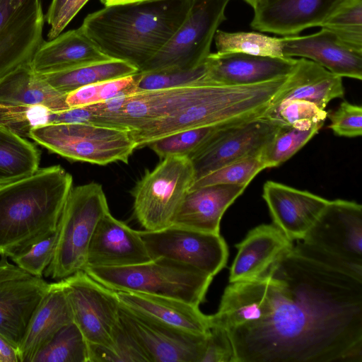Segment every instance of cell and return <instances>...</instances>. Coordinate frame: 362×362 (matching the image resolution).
<instances>
[{"label": "cell", "instance_id": "1", "mask_svg": "<svg viewBox=\"0 0 362 362\" xmlns=\"http://www.w3.org/2000/svg\"><path fill=\"white\" fill-rule=\"evenodd\" d=\"M265 273L269 308L226 330L236 362H362V281L293 248Z\"/></svg>", "mask_w": 362, "mask_h": 362}, {"label": "cell", "instance_id": "2", "mask_svg": "<svg viewBox=\"0 0 362 362\" xmlns=\"http://www.w3.org/2000/svg\"><path fill=\"white\" fill-rule=\"evenodd\" d=\"M191 0H153L105 5L79 27L107 57L139 70L184 21Z\"/></svg>", "mask_w": 362, "mask_h": 362}, {"label": "cell", "instance_id": "3", "mask_svg": "<svg viewBox=\"0 0 362 362\" xmlns=\"http://www.w3.org/2000/svg\"><path fill=\"white\" fill-rule=\"evenodd\" d=\"M73 187L60 165L0 185V255L10 258L57 230Z\"/></svg>", "mask_w": 362, "mask_h": 362}, {"label": "cell", "instance_id": "4", "mask_svg": "<svg viewBox=\"0 0 362 362\" xmlns=\"http://www.w3.org/2000/svg\"><path fill=\"white\" fill-rule=\"evenodd\" d=\"M288 78V75L255 84L210 85L187 105L129 132L136 148H141L178 132L262 117L286 88Z\"/></svg>", "mask_w": 362, "mask_h": 362}, {"label": "cell", "instance_id": "5", "mask_svg": "<svg viewBox=\"0 0 362 362\" xmlns=\"http://www.w3.org/2000/svg\"><path fill=\"white\" fill-rule=\"evenodd\" d=\"M83 271L115 291L170 297L199 306L213 276L164 257L127 267L86 266Z\"/></svg>", "mask_w": 362, "mask_h": 362}, {"label": "cell", "instance_id": "6", "mask_svg": "<svg viewBox=\"0 0 362 362\" xmlns=\"http://www.w3.org/2000/svg\"><path fill=\"white\" fill-rule=\"evenodd\" d=\"M109 211L102 185L92 182L71 188L59 221L54 257L44 276L59 281L85 268L92 235Z\"/></svg>", "mask_w": 362, "mask_h": 362}, {"label": "cell", "instance_id": "7", "mask_svg": "<svg viewBox=\"0 0 362 362\" xmlns=\"http://www.w3.org/2000/svg\"><path fill=\"white\" fill-rule=\"evenodd\" d=\"M29 139L73 161L127 164L136 148L127 130L94 124H51L31 130Z\"/></svg>", "mask_w": 362, "mask_h": 362}, {"label": "cell", "instance_id": "8", "mask_svg": "<svg viewBox=\"0 0 362 362\" xmlns=\"http://www.w3.org/2000/svg\"><path fill=\"white\" fill-rule=\"evenodd\" d=\"M188 157H166L147 170L132 190L134 216L145 230H158L172 225L194 182Z\"/></svg>", "mask_w": 362, "mask_h": 362}, {"label": "cell", "instance_id": "9", "mask_svg": "<svg viewBox=\"0 0 362 362\" xmlns=\"http://www.w3.org/2000/svg\"><path fill=\"white\" fill-rule=\"evenodd\" d=\"M230 0H191L188 12L175 33L140 70L187 71L202 66L209 55Z\"/></svg>", "mask_w": 362, "mask_h": 362}, {"label": "cell", "instance_id": "10", "mask_svg": "<svg viewBox=\"0 0 362 362\" xmlns=\"http://www.w3.org/2000/svg\"><path fill=\"white\" fill-rule=\"evenodd\" d=\"M73 321L90 344L111 346L121 325L120 303L111 290L84 271L62 279Z\"/></svg>", "mask_w": 362, "mask_h": 362}, {"label": "cell", "instance_id": "11", "mask_svg": "<svg viewBox=\"0 0 362 362\" xmlns=\"http://www.w3.org/2000/svg\"><path fill=\"white\" fill-rule=\"evenodd\" d=\"M151 259L164 257L214 276L225 267L228 250L220 233L177 225L158 230H139Z\"/></svg>", "mask_w": 362, "mask_h": 362}, {"label": "cell", "instance_id": "12", "mask_svg": "<svg viewBox=\"0 0 362 362\" xmlns=\"http://www.w3.org/2000/svg\"><path fill=\"white\" fill-rule=\"evenodd\" d=\"M281 127L264 115L223 128L189 157L194 181L227 164L259 156Z\"/></svg>", "mask_w": 362, "mask_h": 362}, {"label": "cell", "instance_id": "13", "mask_svg": "<svg viewBox=\"0 0 362 362\" xmlns=\"http://www.w3.org/2000/svg\"><path fill=\"white\" fill-rule=\"evenodd\" d=\"M40 0H0V79L30 64L44 42Z\"/></svg>", "mask_w": 362, "mask_h": 362}, {"label": "cell", "instance_id": "14", "mask_svg": "<svg viewBox=\"0 0 362 362\" xmlns=\"http://www.w3.org/2000/svg\"><path fill=\"white\" fill-rule=\"evenodd\" d=\"M122 326L137 342L148 362H200L206 334L185 332L137 314L120 304Z\"/></svg>", "mask_w": 362, "mask_h": 362}, {"label": "cell", "instance_id": "15", "mask_svg": "<svg viewBox=\"0 0 362 362\" xmlns=\"http://www.w3.org/2000/svg\"><path fill=\"white\" fill-rule=\"evenodd\" d=\"M300 240L327 252L362 263V206L352 201L329 200Z\"/></svg>", "mask_w": 362, "mask_h": 362}, {"label": "cell", "instance_id": "16", "mask_svg": "<svg viewBox=\"0 0 362 362\" xmlns=\"http://www.w3.org/2000/svg\"><path fill=\"white\" fill-rule=\"evenodd\" d=\"M210 85L144 91L127 95L116 112L94 118L91 124L127 131L173 113L204 94Z\"/></svg>", "mask_w": 362, "mask_h": 362}, {"label": "cell", "instance_id": "17", "mask_svg": "<svg viewBox=\"0 0 362 362\" xmlns=\"http://www.w3.org/2000/svg\"><path fill=\"white\" fill-rule=\"evenodd\" d=\"M293 57L243 53H210L204 62L206 85H250L287 76L296 63Z\"/></svg>", "mask_w": 362, "mask_h": 362}, {"label": "cell", "instance_id": "18", "mask_svg": "<svg viewBox=\"0 0 362 362\" xmlns=\"http://www.w3.org/2000/svg\"><path fill=\"white\" fill-rule=\"evenodd\" d=\"M280 41L285 57L308 59L341 77L362 78V50L326 28L308 35L284 36Z\"/></svg>", "mask_w": 362, "mask_h": 362}, {"label": "cell", "instance_id": "19", "mask_svg": "<svg viewBox=\"0 0 362 362\" xmlns=\"http://www.w3.org/2000/svg\"><path fill=\"white\" fill-rule=\"evenodd\" d=\"M262 197L273 222L291 240H300L317 221L329 200L310 192L268 180Z\"/></svg>", "mask_w": 362, "mask_h": 362}, {"label": "cell", "instance_id": "20", "mask_svg": "<svg viewBox=\"0 0 362 362\" xmlns=\"http://www.w3.org/2000/svg\"><path fill=\"white\" fill-rule=\"evenodd\" d=\"M151 259L139 230L115 218L110 211L101 218L89 244L86 266L127 267Z\"/></svg>", "mask_w": 362, "mask_h": 362}, {"label": "cell", "instance_id": "21", "mask_svg": "<svg viewBox=\"0 0 362 362\" xmlns=\"http://www.w3.org/2000/svg\"><path fill=\"white\" fill-rule=\"evenodd\" d=\"M341 0H259L251 27L280 35H298L320 26Z\"/></svg>", "mask_w": 362, "mask_h": 362}, {"label": "cell", "instance_id": "22", "mask_svg": "<svg viewBox=\"0 0 362 362\" xmlns=\"http://www.w3.org/2000/svg\"><path fill=\"white\" fill-rule=\"evenodd\" d=\"M51 284L33 276L0 282V333L17 349Z\"/></svg>", "mask_w": 362, "mask_h": 362}, {"label": "cell", "instance_id": "23", "mask_svg": "<svg viewBox=\"0 0 362 362\" xmlns=\"http://www.w3.org/2000/svg\"><path fill=\"white\" fill-rule=\"evenodd\" d=\"M119 303L148 319L194 334H206L209 315L199 306L181 300L134 291H116Z\"/></svg>", "mask_w": 362, "mask_h": 362}, {"label": "cell", "instance_id": "24", "mask_svg": "<svg viewBox=\"0 0 362 362\" xmlns=\"http://www.w3.org/2000/svg\"><path fill=\"white\" fill-rule=\"evenodd\" d=\"M270 289L271 277L267 273L230 283L217 312L209 315L210 327L229 330L261 320L268 311Z\"/></svg>", "mask_w": 362, "mask_h": 362}, {"label": "cell", "instance_id": "25", "mask_svg": "<svg viewBox=\"0 0 362 362\" xmlns=\"http://www.w3.org/2000/svg\"><path fill=\"white\" fill-rule=\"evenodd\" d=\"M293 241L274 224H262L250 230L235 247L229 282L257 278L293 247Z\"/></svg>", "mask_w": 362, "mask_h": 362}, {"label": "cell", "instance_id": "26", "mask_svg": "<svg viewBox=\"0 0 362 362\" xmlns=\"http://www.w3.org/2000/svg\"><path fill=\"white\" fill-rule=\"evenodd\" d=\"M245 187L212 185L191 189L172 224L211 233H220L221 218Z\"/></svg>", "mask_w": 362, "mask_h": 362}, {"label": "cell", "instance_id": "27", "mask_svg": "<svg viewBox=\"0 0 362 362\" xmlns=\"http://www.w3.org/2000/svg\"><path fill=\"white\" fill-rule=\"evenodd\" d=\"M110 59L78 28L44 41L29 64L35 74H47Z\"/></svg>", "mask_w": 362, "mask_h": 362}, {"label": "cell", "instance_id": "28", "mask_svg": "<svg viewBox=\"0 0 362 362\" xmlns=\"http://www.w3.org/2000/svg\"><path fill=\"white\" fill-rule=\"evenodd\" d=\"M72 322L71 309L62 281L52 283L18 347L20 362H31L40 349L62 327Z\"/></svg>", "mask_w": 362, "mask_h": 362}, {"label": "cell", "instance_id": "29", "mask_svg": "<svg viewBox=\"0 0 362 362\" xmlns=\"http://www.w3.org/2000/svg\"><path fill=\"white\" fill-rule=\"evenodd\" d=\"M344 95L342 77L313 61L300 58L288 75L286 87L276 98L269 110L283 101L293 99L307 100L325 110L332 100L342 98Z\"/></svg>", "mask_w": 362, "mask_h": 362}, {"label": "cell", "instance_id": "30", "mask_svg": "<svg viewBox=\"0 0 362 362\" xmlns=\"http://www.w3.org/2000/svg\"><path fill=\"white\" fill-rule=\"evenodd\" d=\"M0 103L43 105L54 111L69 109L66 94L55 90L26 64L0 79Z\"/></svg>", "mask_w": 362, "mask_h": 362}, {"label": "cell", "instance_id": "31", "mask_svg": "<svg viewBox=\"0 0 362 362\" xmlns=\"http://www.w3.org/2000/svg\"><path fill=\"white\" fill-rule=\"evenodd\" d=\"M138 72L137 68L127 62L110 59L38 75L55 90L67 94L83 86L133 75Z\"/></svg>", "mask_w": 362, "mask_h": 362}, {"label": "cell", "instance_id": "32", "mask_svg": "<svg viewBox=\"0 0 362 362\" xmlns=\"http://www.w3.org/2000/svg\"><path fill=\"white\" fill-rule=\"evenodd\" d=\"M40 160L33 144L0 125V185L33 174Z\"/></svg>", "mask_w": 362, "mask_h": 362}, {"label": "cell", "instance_id": "33", "mask_svg": "<svg viewBox=\"0 0 362 362\" xmlns=\"http://www.w3.org/2000/svg\"><path fill=\"white\" fill-rule=\"evenodd\" d=\"M323 122L283 126L259 154L266 168L278 167L303 148L322 127Z\"/></svg>", "mask_w": 362, "mask_h": 362}, {"label": "cell", "instance_id": "34", "mask_svg": "<svg viewBox=\"0 0 362 362\" xmlns=\"http://www.w3.org/2000/svg\"><path fill=\"white\" fill-rule=\"evenodd\" d=\"M88 353V343L72 322L40 349L31 362H89Z\"/></svg>", "mask_w": 362, "mask_h": 362}, {"label": "cell", "instance_id": "35", "mask_svg": "<svg viewBox=\"0 0 362 362\" xmlns=\"http://www.w3.org/2000/svg\"><path fill=\"white\" fill-rule=\"evenodd\" d=\"M243 122L245 121L231 122L178 132L158 139L148 146L162 159L170 156L189 158L221 129L230 124Z\"/></svg>", "mask_w": 362, "mask_h": 362}, {"label": "cell", "instance_id": "36", "mask_svg": "<svg viewBox=\"0 0 362 362\" xmlns=\"http://www.w3.org/2000/svg\"><path fill=\"white\" fill-rule=\"evenodd\" d=\"M218 53L284 57L280 38L255 32H226L217 30L214 35Z\"/></svg>", "mask_w": 362, "mask_h": 362}, {"label": "cell", "instance_id": "37", "mask_svg": "<svg viewBox=\"0 0 362 362\" xmlns=\"http://www.w3.org/2000/svg\"><path fill=\"white\" fill-rule=\"evenodd\" d=\"M56 112L43 105L0 103V125L28 139L32 129L54 124Z\"/></svg>", "mask_w": 362, "mask_h": 362}, {"label": "cell", "instance_id": "38", "mask_svg": "<svg viewBox=\"0 0 362 362\" xmlns=\"http://www.w3.org/2000/svg\"><path fill=\"white\" fill-rule=\"evenodd\" d=\"M320 27L362 50V0H341Z\"/></svg>", "mask_w": 362, "mask_h": 362}, {"label": "cell", "instance_id": "39", "mask_svg": "<svg viewBox=\"0 0 362 362\" xmlns=\"http://www.w3.org/2000/svg\"><path fill=\"white\" fill-rule=\"evenodd\" d=\"M265 166L257 156L247 158L222 166L196 180L190 189L212 185H231L247 187Z\"/></svg>", "mask_w": 362, "mask_h": 362}, {"label": "cell", "instance_id": "40", "mask_svg": "<svg viewBox=\"0 0 362 362\" xmlns=\"http://www.w3.org/2000/svg\"><path fill=\"white\" fill-rule=\"evenodd\" d=\"M204 64L192 70H159L138 72L135 93L206 85L204 83Z\"/></svg>", "mask_w": 362, "mask_h": 362}, {"label": "cell", "instance_id": "41", "mask_svg": "<svg viewBox=\"0 0 362 362\" xmlns=\"http://www.w3.org/2000/svg\"><path fill=\"white\" fill-rule=\"evenodd\" d=\"M88 347L89 362H148L144 352L122 323L112 346L88 344Z\"/></svg>", "mask_w": 362, "mask_h": 362}, {"label": "cell", "instance_id": "42", "mask_svg": "<svg viewBox=\"0 0 362 362\" xmlns=\"http://www.w3.org/2000/svg\"><path fill=\"white\" fill-rule=\"evenodd\" d=\"M59 228L10 257L13 264L33 276L42 277L54 255Z\"/></svg>", "mask_w": 362, "mask_h": 362}, {"label": "cell", "instance_id": "43", "mask_svg": "<svg viewBox=\"0 0 362 362\" xmlns=\"http://www.w3.org/2000/svg\"><path fill=\"white\" fill-rule=\"evenodd\" d=\"M327 112L307 100L293 99L268 110L265 116L278 121L283 126L297 124L325 122Z\"/></svg>", "mask_w": 362, "mask_h": 362}, {"label": "cell", "instance_id": "44", "mask_svg": "<svg viewBox=\"0 0 362 362\" xmlns=\"http://www.w3.org/2000/svg\"><path fill=\"white\" fill-rule=\"evenodd\" d=\"M331 123L329 127L339 136L354 138L362 134V108L346 100L341 103L332 113H327Z\"/></svg>", "mask_w": 362, "mask_h": 362}, {"label": "cell", "instance_id": "45", "mask_svg": "<svg viewBox=\"0 0 362 362\" xmlns=\"http://www.w3.org/2000/svg\"><path fill=\"white\" fill-rule=\"evenodd\" d=\"M293 249L299 254L312 260L362 281L361 262L350 261L327 252L310 246L302 240H297V243L293 244Z\"/></svg>", "mask_w": 362, "mask_h": 362}, {"label": "cell", "instance_id": "46", "mask_svg": "<svg viewBox=\"0 0 362 362\" xmlns=\"http://www.w3.org/2000/svg\"><path fill=\"white\" fill-rule=\"evenodd\" d=\"M200 362H236L232 342L225 329L210 327Z\"/></svg>", "mask_w": 362, "mask_h": 362}, {"label": "cell", "instance_id": "47", "mask_svg": "<svg viewBox=\"0 0 362 362\" xmlns=\"http://www.w3.org/2000/svg\"><path fill=\"white\" fill-rule=\"evenodd\" d=\"M88 1L67 0L55 20L49 25L47 34L49 40L54 39L61 34Z\"/></svg>", "mask_w": 362, "mask_h": 362}, {"label": "cell", "instance_id": "48", "mask_svg": "<svg viewBox=\"0 0 362 362\" xmlns=\"http://www.w3.org/2000/svg\"><path fill=\"white\" fill-rule=\"evenodd\" d=\"M30 276L16 265L8 262L6 257L1 256L0 257V282Z\"/></svg>", "mask_w": 362, "mask_h": 362}, {"label": "cell", "instance_id": "49", "mask_svg": "<svg viewBox=\"0 0 362 362\" xmlns=\"http://www.w3.org/2000/svg\"><path fill=\"white\" fill-rule=\"evenodd\" d=\"M0 362H20L17 348L1 333Z\"/></svg>", "mask_w": 362, "mask_h": 362}, {"label": "cell", "instance_id": "50", "mask_svg": "<svg viewBox=\"0 0 362 362\" xmlns=\"http://www.w3.org/2000/svg\"><path fill=\"white\" fill-rule=\"evenodd\" d=\"M66 1L67 0H52L45 15V19L49 25L55 20Z\"/></svg>", "mask_w": 362, "mask_h": 362}, {"label": "cell", "instance_id": "51", "mask_svg": "<svg viewBox=\"0 0 362 362\" xmlns=\"http://www.w3.org/2000/svg\"><path fill=\"white\" fill-rule=\"evenodd\" d=\"M153 1V0H107L105 5L135 3V2H141V1Z\"/></svg>", "mask_w": 362, "mask_h": 362}, {"label": "cell", "instance_id": "52", "mask_svg": "<svg viewBox=\"0 0 362 362\" xmlns=\"http://www.w3.org/2000/svg\"><path fill=\"white\" fill-rule=\"evenodd\" d=\"M247 4H249L252 7H255L258 2L259 0H245Z\"/></svg>", "mask_w": 362, "mask_h": 362}, {"label": "cell", "instance_id": "53", "mask_svg": "<svg viewBox=\"0 0 362 362\" xmlns=\"http://www.w3.org/2000/svg\"><path fill=\"white\" fill-rule=\"evenodd\" d=\"M107 0H100V1L105 5Z\"/></svg>", "mask_w": 362, "mask_h": 362}, {"label": "cell", "instance_id": "54", "mask_svg": "<svg viewBox=\"0 0 362 362\" xmlns=\"http://www.w3.org/2000/svg\"><path fill=\"white\" fill-rule=\"evenodd\" d=\"M0 257H1V255H0Z\"/></svg>", "mask_w": 362, "mask_h": 362}]
</instances>
